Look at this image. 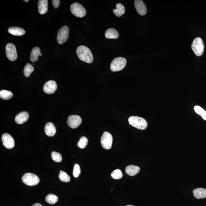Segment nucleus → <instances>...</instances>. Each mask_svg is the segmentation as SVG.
Instances as JSON below:
<instances>
[{
    "instance_id": "2f4dec72",
    "label": "nucleus",
    "mask_w": 206,
    "mask_h": 206,
    "mask_svg": "<svg viewBox=\"0 0 206 206\" xmlns=\"http://www.w3.org/2000/svg\"><path fill=\"white\" fill-rule=\"evenodd\" d=\"M60 1L59 0H52V3L54 8L57 9L59 6Z\"/></svg>"
},
{
    "instance_id": "f03ea898",
    "label": "nucleus",
    "mask_w": 206,
    "mask_h": 206,
    "mask_svg": "<svg viewBox=\"0 0 206 206\" xmlns=\"http://www.w3.org/2000/svg\"><path fill=\"white\" fill-rule=\"evenodd\" d=\"M129 125L140 130L145 129L147 127V123L143 118L137 116H132L129 118Z\"/></svg>"
},
{
    "instance_id": "f257e3e1",
    "label": "nucleus",
    "mask_w": 206,
    "mask_h": 206,
    "mask_svg": "<svg viewBox=\"0 0 206 206\" xmlns=\"http://www.w3.org/2000/svg\"><path fill=\"white\" fill-rule=\"evenodd\" d=\"M76 54L81 61L88 63H91L94 61L93 56L91 52L87 47L81 45L76 50Z\"/></svg>"
},
{
    "instance_id": "7ed1b4c3",
    "label": "nucleus",
    "mask_w": 206,
    "mask_h": 206,
    "mask_svg": "<svg viewBox=\"0 0 206 206\" xmlns=\"http://www.w3.org/2000/svg\"><path fill=\"white\" fill-rule=\"evenodd\" d=\"M126 64V60L125 58L122 57H117L112 62L110 65V69L113 72H119L124 69Z\"/></svg>"
},
{
    "instance_id": "4468645a",
    "label": "nucleus",
    "mask_w": 206,
    "mask_h": 206,
    "mask_svg": "<svg viewBox=\"0 0 206 206\" xmlns=\"http://www.w3.org/2000/svg\"><path fill=\"white\" fill-rule=\"evenodd\" d=\"M29 115L26 112H23L17 115L15 118V121L19 124H22L27 122L29 119Z\"/></svg>"
},
{
    "instance_id": "1a4fd4ad",
    "label": "nucleus",
    "mask_w": 206,
    "mask_h": 206,
    "mask_svg": "<svg viewBox=\"0 0 206 206\" xmlns=\"http://www.w3.org/2000/svg\"><path fill=\"white\" fill-rule=\"evenodd\" d=\"M5 52L7 58L10 61H14L17 59V51L16 46L13 44H7L5 48Z\"/></svg>"
},
{
    "instance_id": "6ab92c4d",
    "label": "nucleus",
    "mask_w": 206,
    "mask_h": 206,
    "mask_svg": "<svg viewBox=\"0 0 206 206\" xmlns=\"http://www.w3.org/2000/svg\"><path fill=\"white\" fill-rule=\"evenodd\" d=\"M194 196L197 199H201L206 198V189L202 188H198L194 189L193 191Z\"/></svg>"
},
{
    "instance_id": "ddd939ff",
    "label": "nucleus",
    "mask_w": 206,
    "mask_h": 206,
    "mask_svg": "<svg viewBox=\"0 0 206 206\" xmlns=\"http://www.w3.org/2000/svg\"><path fill=\"white\" fill-rule=\"evenodd\" d=\"M134 5L136 10L140 16H144L147 13V8L144 3L141 0H135Z\"/></svg>"
},
{
    "instance_id": "f704fd0d",
    "label": "nucleus",
    "mask_w": 206,
    "mask_h": 206,
    "mask_svg": "<svg viewBox=\"0 0 206 206\" xmlns=\"http://www.w3.org/2000/svg\"><path fill=\"white\" fill-rule=\"evenodd\" d=\"M126 206H134L132 205H126Z\"/></svg>"
},
{
    "instance_id": "7c9ffc66",
    "label": "nucleus",
    "mask_w": 206,
    "mask_h": 206,
    "mask_svg": "<svg viewBox=\"0 0 206 206\" xmlns=\"http://www.w3.org/2000/svg\"><path fill=\"white\" fill-rule=\"evenodd\" d=\"M81 174V169L79 165L76 164L74 166L73 175L75 178H78Z\"/></svg>"
},
{
    "instance_id": "393cba45",
    "label": "nucleus",
    "mask_w": 206,
    "mask_h": 206,
    "mask_svg": "<svg viewBox=\"0 0 206 206\" xmlns=\"http://www.w3.org/2000/svg\"><path fill=\"white\" fill-rule=\"evenodd\" d=\"M34 70V68L31 64L29 63H27L24 69V74L26 77H29L30 75L32 73Z\"/></svg>"
},
{
    "instance_id": "c85d7f7f",
    "label": "nucleus",
    "mask_w": 206,
    "mask_h": 206,
    "mask_svg": "<svg viewBox=\"0 0 206 206\" xmlns=\"http://www.w3.org/2000/svg\"><path fill=\"white\" fill-rule=\"evenodd\" d=\"M51 157L53 160L56 162H60L62 160L61 154L55 151H53L52 153Z\"/></svg>"
},
{
    "instance_id": "9d476101",
    "label": "nucleus",
    "mask_w": 206,
    "mask_h": 206,
    "mask_svg": "<svg viewBox=\"0 0 206 206\" xmlns=\"http://www.w3.org/2000/svg\"><path fill=\"white\" fill-rule=\"evenodd\" d=\"M82 122L81 118L77 115H72L68 117L67 124L71 128L75 129L80 126Z\"/></svg>"
},
{
    "instance_id": "c756f323",
    "label": "nucleus",
    "mask_w": 206,
    "mask_h": 206,
    "mask_svg": "<svg viewBox=\"0 0 206 206\" xmlns=\"http://www.w3.org/2000/svg\"><path fill=\"white\" fill-rule=\"evenodd\" d=\"M112 178L115 179H119L123 176V173L120 169H116L111 173Z\"/></svg>"
},
{
    "instance_id": "412c9836",
    "label": "nucleus",
    "mask_w": 206,
    "mask_h": 206,
    "mask_svg": "<svg viewBox=\"0 0 206 206\" xmlns=\"http://www.w3.org/2000/svg\"><path fill=\"white\" fill-rule=\"evenodd\" d=\"M41 53L40 48L35 47L32 50L30 55V60L32 62H35L38 60L39 55Z\"/></svg>"
},
{
    "instance_id": "aec40b11",
    "label": "nucleus",
    "mask_w": 206,
    "mask_h": 206,
    "mask_svg": "<svg viewBox=\"0 0 206 206\" xmlns=\"http://www.w3.org/2000/svg\"><path fill=\"white\" fill-rule=\"evenodd\" d=\"M119 36L118 31L114 28L108 29L105 33V37L107 39H117L119 37Z\"/></svg>"
},
{
    "instance_id": "f8f14e48",
    "label": "nucleus",
    "mask_w": 206,
    "mask_h": 206,
    "mask_svg": "<svg viewBox=\"0 0 206 206\" xmlns=\"http://www.w3.org/2000/svg\"><path fill=\"white\" fill-rule=\"evenodd\" d=\"M57 88L56 83L55 81L51 80L47 82L43 87L44 91L48 94H53Z\"/></svg>"
},
{
    "instance_id": "bb28decb",
    "label": "nucleus",
    "mask_w": 206,
    "mask_h": 206,
    "mask_svg": "<svg viewBox=\"0 0 206 206\" xmlns=\"http://www.w3.org/2000/svg\"><path fill=\"white\" fill-rule=\"evenodd\" d=\"M88 140L87 137L83 136L80 139L78 143V146L81 149L85 148L87 145Z\"/></svg>"
},
{
    "instance_id": "a878e982",
    "label": "nucleus",
    "mask_w": 206,
    "mask_h": 206,
    "mask_svg": "<svg viewBox=\"0 0 206 206\" xmlns=\"http://www.w3.org/2000/svg\"><path fill=\"white\" fill-rule=\"evenodd\" d=\"M59 178L60 181L65 183L69 182L70 181L71 179L69 176L66 172L63 171H60Z\"/></svg>"
},
{
    "instance_id": "0eeeda50",
    "label": "nucleus",
    "mask_w": 206,
    "mask_h": 206,
    "mask_svg": "<svg viewBox=\"0 0 206 206\" xmlns=\"http://www.w3.org/2000/svg\"><path fill=\"white\" fill-rule=\"evenodd\" d=\"M69 29L66 26L62 27L59 30L57 36V42L60 44H62L68 40L69 37Z\"/></svg>"
},
{
    "instance_id": "a211bd4d",
    "label": "nucleus",
    "mask_w": 206,
    "mask_h": 206,
    "mask_svg": "<svg viewBox=\"0 0 206 206\" xmlns=\"http://www.w3.org/2000/svg\"><path fill=\"white\" fill-rule=\"evenodd\" d=\"M8 32L10 34L16 36H22L25 34V31L23 29L17 27H10Z\"/></svg>"
},
{
    "instance_id": "5701e85b",
    "label": "nucleus",
    "mask_w": 206,
    "mask_h": 206,
    "mask_svg": "<svg viewBox=\"0 0 206 206\" xmlns=\"http://www.w3.org/2000/svg\"><path fill=\"white\" fill-rule=\"evenodd\" d=\"M13 94L10 91L2 90L0 91V98L2 99L9 100L12 98Z\"/></svg>"
},
{
    "instance_id": "6e6552de",
    "label": "nucleus",
    "mask_w": 206,
    "mask_h": 206,
    "mask_svg": "<svg viewBox=\"0 0 206 206\" xmlns=\"http://www.w3.org/2000/svg\"><path fill=\"white\" fill-rule=\"evenodd\" d=\"M101 145L104 149H111L112 145V136L108 132H105L101 136Z\"/></svg>"
},
{
    "instance_id": "39448f33",
    "label": "nucleus",
    "mask_w": 206,
    "mask_h": 206,
    "mask_svg": "<svg viewBox=\"0 0 206 206\" xmlns=\"http://www.w3.org/2000/svg\"><path fill=\"white\" fill-rule=\"evenodd\" d=\"M22 181L24 184L29 186H34L39 184L40 180L38 177L31 173H25L22 178Z\"/></svg>"
},
{
    "instance_id": "72a5a7b5",
    "label": "nucleus",
    "mask_w": 206,
    "mask_h": 206,
    "mask_svg": "<svg viewBox=\"0 0 206 206\" xmlns=\"http://www.w3.org/2000/svg\"><path fill=\"white\" fill-rule=\"evenodd\" d=\"M29 1H29V0H28V1H25V0H24V2H29Z\"/></svg>"
},
{
    "instance_id": "cd10ccee",
    "label": "nucleus",
    "mask_w": 206,
    "mask_h": 206,
    "mask_svg": "<svg viewBox=\"0 0 206 206\" xmlns=\"http://www.w3.org/2000/svg\"><path fill=\"white\" fill-rule=\"evenodd\" d=\"M195 112L201 116L203 119L206 120V112L199 106H195L194 108Z\"/></svg>"
},
{
    "instance_id": "473e14b6",
    "label": "nucleus",
    "mask_w": 206,
    "mask_h": 206,
    "mask_svg": "<svg viewBox=\"0 0 206 206\" xmlns=\"http://www.w3.org/2000/svg\"><path fill=\"white\" fill-rule=\"evenodd\" d=\"M32 206H42V205L41 204H39V203H36V204H33Z\"/></svg>"
},
{
    "instance_id": "9b49d317",
    "label": "nucleus",
    "mask_w": 206,
    "mask_h": 206,
    "mask_svg": "<svg viewBox=\"0 0 206 206\" xmlns=\"http://www.w3.org/2000/svg\"><path fill=\"white\" fill-rule=\"evenodd\" d=\"M2 141L4 146L7 149H10L15 146L14 139L8 133H4L2 136Z\"/></svg>"
},
{
    "instance_id": "20e7f679",
    "label": "nucleus",
    "mask_w": 206,
    "mask_h": 206,
    "mask_svg": "<svg viewBox=\"0 0 206 206\" xmlns=\"http://www.w3.org/2000/svg\"><path fill=\"white\" fill-rule=\"evenodd\" d=\"M192 49L195 54L197 56L202 55L204 49V45L202 39L200 37H197L192 42Z\"/></svg>"
},
{
    "instance_id": "b1692460",
    "label": "nucleus",
    "mask_w": 206,
    "mask_h": 206,
    "mask_svg": "<svg viewBox=\"0 0 206 206\" xmlns=\"http://www.w3.org/2000/svg\"><path fill=\"white\" fill-rule=\"evenodd\" d=\"M58 201V197L53 194H49L45 197V201L50 204H55Z\"/></svg>"
},
{
    "instance_id": "dca6fc26",
    "label": "nucleus",
    "mask_w": 206,
    "mask_h": 206,
    "mask_svg": "<svg viewBox=\"0 0 206 206\" xmlns=\"http://www.w3.org/2000/svg\"><path fill=\"white\" fill-rule=\"evenodd\" d=\"M48 1L47 0H39L38 3V9L41 14H45L48 11Z\"/></svg>"
},
{
    "instance_id": "f3484780",
    "label": "nucleus",
    "mask_w": 206,
    "mask_h": 206,
    "mask_svg": "<svg viewBox=\"0 0 206 206\" xmlns=\"http://www.w3.org/2000/svg\"><path fill=\"white\" fill-rule=\"evenodd\" d=\"M140 168L137 166L130 165L127 166L125 169V172L127 175L130 176H134L140 171Z\"/></svg>"
},
{
    "instance_id": "c9c22d12",
    "label": "nucleus",
    "mask_w": 206,
    "mask_h": 206,
    "mask_svg": "<svg viewBox=\"0 0 206 206\" xmlns=\"http://www.w3.org/2000/svg\"><path fill=\"white\" fill-rule=\"evenodd\" d=\"M42 55V53H41V54H40V55H39V56H41Z\"/></svg>"
},
{
    "instance_id": "4be33fe9",
    "label": "nucleus",
    "mask_w": 206,
    "mask_h": 206,
    "mask_svg": "<svg viewBox=\"0 0 206 206\" xmlns=\"http://www.w3.org/2000/svg\"><path fill=\"white\" fill-rule=\"evenodd\" d=\"M125 7L120 3L116 4V9L113 10L115 15L118 17H120L125 13Z\"/></svg>"
},
{
    "instance_id": "423d86ee",
    "label": "nucleus",
    "mask_w": 206,
    "mask_h": 206,
    "mask_svg": "<svg viewBox=\"0 0 206 206\" xmlns=\"http://www.w3.org/2000/svg\"><path fill=\"white\" fill-rule=\"evenodd\" d=\"M71 12L76 17L82 18L86 15V10L84 7L78 3H75L71 5Z\"/></svg>"
},
{
    "instance_id": "2eb2a0df",
    "label": "nucleus",
    "mask_w": 206,
    "mask_h": 206,
    "mask_svg": "<svg viewBox=\"0 0 206 206\" xmlns=\"http://www.w3.org/2000/svg\"><path fill=\"white\" fill-rule=\"evenodd\" d=\"M45 132L47 136L49 137H52L55 135L56 132V129L53 124L49 122L45 126Z\"/></svg>"
}]
</instances>
